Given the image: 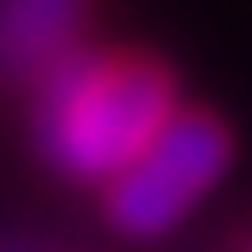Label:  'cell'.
<instances>
[{"label": "cell", "instance_id": "6da1fadb", "mask_svg": "<svg viewBox=\"0 0 252 252\" xmlns=\"http://www.w3.org/2000/svg\"><path fill=\"white\" fill-rule=\"evenodd\" d=\"M174 72L150 54L126 48H84L36 90L30 138L36 156L72 186H108L138 150L180 114Z\"/></svg>", "mask_w": 252, "mask_h": 252}, {"label": "cell", "instance_id": "7a4b0ae2", "mask_svg": "<svg viewBox=\"0 0 252 252\" xmlns=\"http://www.w3.org/2000/svg\"><path fill=\"white\" fill-rule=\"evenodd\" d=\"M234 162V132L222 126V114L210 108H180L162 132H156L132 168H120L102 186V216L108 228L126 240H156L180 228L198 210V198Z\"/></svg>", "mask_w": 252, "mask_h": 252}, {"label": "cell", "instance_id": "3957f363", "mask_svg": "<svg viewBox=\"0 0 252 252\" xmlns=\"http://www.w3.org/2000/svg\"><path fill=\"white\" fill-rule=\"evenodd\" d=\"M90 0H0V84L30 96L84 54Z\"/></svg>", "mask_w": 252, "mask_h": 252}, {"label": "cell", "instance_id": "277c9868", "mask_svg": "<svg viewBox=\"0 0 252 252\" xmlns=\"http://www.w3.org/2000/svg\"><path fill=\"white\" fill-rule=\"evenodd\" d=\"M0 252H42V246H30V240H6V234H0Z\"/></svg>", "mask_w": 252, "mask_h": 252}]
</instances>
